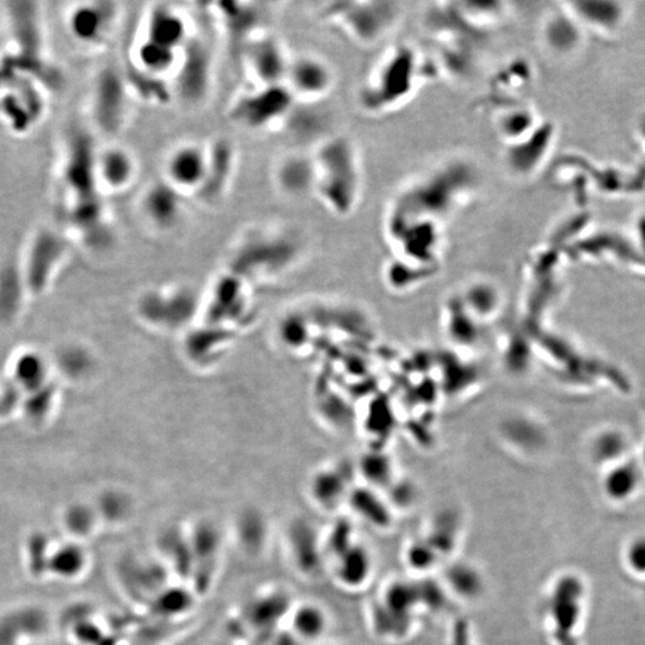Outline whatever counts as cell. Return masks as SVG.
Returning <instances> with one entry per match:
<instances>
[{
  "label": "cell",
  "mask_w": 645,
  "mask_h": 645,
  "mask_svg": "<svg viewBox=\"0 0 645 645\" xmlns=\"http://www.w3.org/2000/svg\"><path fill=\"white\" fill-rule=\"evenodd\" d=\"M181 52L140 38L133 48V61L141 75L152 79L174 76Z\"/></svg>",
  "instance_id": "cell-15"
},
{
  "label": "cell",
  "mask_w": 645,
  "mask_h": 645,
  "mask_svg": "<svg viewBox=\"0 0 645 645\" xmlns=\"http://www.w3.org/2000/svg\"><path fill=\"white\" fill-rule=\"evenodd\" d=\"M208 168L204 184L196 198L211 205L226 194L236 168V151L230 141L219 139L208 144Z\"/></svg>",
  "instance_id": "cell-12"
},
{
  "label": "cell",
  "mask_w": 645,
  "mask_h": 645,
  "mask_svg": "<svg viewBox=\"0 0 645 645\" xmlns=\"http://www.w3.org/2000/svg\"><path fill=\"white\" fill-rule=\"evenodd\" d=\"M17 278L12 273H6L2 280H0V288L4 290V298L0 299V313L2 316L11 315L16 311L18 300H20V292H18Z\"/></svg>",
  "instance_id": "cell-21"
},
{
  "label": "cell",
  "mask_w": 645,
  "mask_h": 645,
  "mask_svg": "<svg viewBox=\"0 0 645 645\" xmlns=\"http://www.w3.org/2000/svg\"><path fill=\"white\" fill-rule=\"evenodd\" d=\"M625 563L634 575L645 576V537H638L625 550Z\"/></svg>",
  "instance_id": "cell-22"
},
{
  "label": "cell",
  "mask_w": 645,
  "mask_h": 645,
  "mask_svg": "<svg viewBox=\"0 0 645 645\" xmlns=\"http://www.w3.org/2000/svg\"><path fill=\"white\" fill-rule=\"evenodd\" d=\"M119 16L115 3L76 4L67 15L66 27L79 45L96 49L107 45Z\"/></svg>",
  "instance_id": "cell-7"
},
{
  "label": "cell",
  "mask_w": 645,
  "mask_h": 645,
  "mask_svg": "<svg viewBox=\"0 0 645 645\" xmlns=\"http://www.w3.org/2000/svg\"><path fill=\"white\" fill-rule=\"evenodd\" d=\"M274 183L279 192L291 198H303L315 192L316 168L312 153L288 152L274 168Z\"/></svg>",
  "instance_id": "cell-13"
},
{
  "label": "cell",
  "mask_w": 645,
  "mask_h": 645,
  "mask_svg": "<svg viewBox=\"0 0 645 645\" xmlns=\"http://www.w3.org/2000/svg\"><path fill=\"white\" fill-rule=\"evenodd\" d=\"M325 624H327L325 614L318 607L307 605L294 613V630L309 640L321 636L325 630Z\"/></svg>",
  "instance_id": "cell-20"
},
{
  "label": "cell",
  "mask_w": 645,
  "mask_h": 645,
  "mask_svg": "<svg viewBox=\"0 0 645 645\" xmlns=\"http://www.w3.org/2000/svg\"><path fill=\"white\" fill-rule=\"evenodd\" d=\"M582 597L581 582L573 576L562 577L552 588L548 614L557 645H575L582 617Z\"/></svg>",
  "instance_id": "cell-8"
},
{
  "label": "cell",
  "mask_w": 645,
  "mask_h": 645,
  "mask_svg": "<svg viewBox=\"0 0 645 645\" xmlns=\"http://www.w3.org/2000/svg\"><path fill=\"white\" fill-rule=\"evenodd\" d=\"M297 103L285 84L251 86L232 102L229 116L250 131H270L286 124Z\"/></svg>",
  "instance_id": "cell-2"
},
{
  "label": "cell",
  "mask_w": 645,
  "mask_h": 645,
  "mask_svg": "<svg viewBox=\"0 0 645 645\" xmlns=\"http://www.w3.org/2000/svg\"><path fill=\"white\" fill-rule=\"evenodd\" d=\"M63 251L64 245L60 238L51 233L38 238L28 263V281L34 291L40 292L45 288L49 275L53 272L55 263L63 255Z\"/></svg>",
  "instance_id": "cell-16"
},
{
  "label": "cell",
  "mask_w": 645,
  "mask_h": 645,
  "mask_svg": "<svg viewBox=\"0 0 645 645\" xmlns=\"http://www.w3.org/2000/svg\"><path fill=\"white\" fill-rule=\"evenodd\" d=\"M15 376L22 386L29 391L43 387L46 380V366L39 355L27 354L18 359L15 366Z\"/></svg>",
  "instance_id": "cell-18"
},
{
  "label": "cell",
  "mask_w": 645,
  "mask_h": 645,
  "mask_svg": "<svg viewBox=\"0 0 645 645\" xmlns=\"http://www.w3.org/2000/svg\"><path fill=\"white\" fill-rule=\"evenodd\" d=\"M214 6V17L229 39L239 47V51L245 42L264 30L263 14L258 4L231 2L217 3Z\"/></svg>",
  "instance_id": "cell-14"
},
{
  "label": "cell",
  "mask_w": 645,
  "mask_h": 645,
  "mask_svg": "<svg viewBox=\"0 0 645 645\" xmlns=\"http://www.w3.org/2000/svg\"><path fill=\"white\" fill-rule=\"evenodd\" d=\"M192 34V27L182 10L170 4L157 3L146 12L141 38L182 52Z\"/></svg>",
  "instance_id": "cell-10"
},
{
  "label": "cell",
  "mask_w": 645,
  "mask_h": 645,
  "mask_svg": "<svg viewBox=\"0 0 645 645\" xmlns=\"http://www.w3.org/2000/svg\"><path fill=\"white\" fill-rule=\"evenodd\" d=\"M334 84V71L327 61L310 53L292 55L285 85L297 102L321 101L330 94Z\"/></svg>",
  "instance_id": "cell-6"
},
{
  "label": "cell",
  "mask_w": 645,
  "mask_h": 645,
  "mask_svg": "<svg viewBox=\"0 0 645 645\" xmlns=\"http://www.w3.org/2000/svg\"><path fill=\"white\" fill-rule=\"evenodd\" d=\"M186 198L169 183L152 181L140 196L139 211L147 224L157 230L169 231L181 223Z\"/></svg>",
  "instance_id": "cell-9"
},
{
  "label": "cell",
  "mask_w": 645,
  "mask_h": 645,
  "mask_svg": "<svg viewBox=\"0 0 645 645\" xmlns=\"http://www.w3.org/2000/svg\"><path fill=\"white\" fill-rule=\"evenodd\" d=\"M35 395L30 398V402L27 405V413L29 416L35 417V419H40V417L45 416L49 407L52 404V391L41 387V389L34 391Z\"/></svg>",
  "instance_id": "cell-23"
},
{
  "label": "cell",
  "mask_w": 645,
  "mask_h": 645,
  "mask_svg": "<svg viewBox=\"0 0 645 645\" xmlns=\"http://www.w3.org/2000/svg\"><path fill=\"white\" fill-rule=\"evenodd\" d=\"M208 144L182 141L172 147L163 164V180L184 196L199 193L208 168Z\"/></svg>",
  "instance_id": "cell-5"
},
{
  "label": "cell",
  "mask_w": 645,
  "mask_h": 645,
  "mask_svg": "<svg viewBox=\"0 0 645 645\" xmlns=\"http://www.w3.org/2000/svg\"><path fill=\"white\" fill-rule=\"evenodd\" d=\"M95 176L100 190L125 192L138 175V162L125 147L110 145L95 153Z\"/></svg>",
  "instance_id": "cell-11"
},
{
  "label": "cell",
  "mask_w": 645,
  "mask_h": 645,
  "mask_svg": "<svg viewBox=\"0 0 645 645\" xmlns=\"http://www.w3.org/2000/svg\"><path fill=\"white\" fill-rule=\"evenodd\" d=\"M454 635V645H471L468 626L465 623H459Z\"/></svg>",
  "instance_id": "cell-26"
},
{
  "label": "cell",
  "mask_w": 645,
  "mask_h": 645,
  "mask_svg": "<svg viewBox=\"0 0 645 645\" xmlns=\"http://www.w3.org/2000/svg\"><path fill=\"white\" fill-rule=\"evenodd\" d=\"M448 585L464 598H476L482 592L483 582L477 570L470 565L459 564L448 571Z\"/></svg>",
  "instance_id": "cell-19"
},
{
  "label": "cell",
  "mask_w": 645,
  "mask_h": 645,
  "mask_svg": "<svg viewBox=\"0 0 645 645\" xmlns=\"http://www.w3.org/2000/svg\"><path fill=\"white\" fill-rule=\"evenodd\" d=\"M85 360L84 353L79 352L77 348H69L64 353H61L60 365L66 374L77 377V374H81L86 367Z\"/></svg>",
  "instance_id": "cell-24"
},
{
  "label": "cell",
  "mask_w": 645,
  "mask_h": 645,
  "mask_svg": "<svg viewBox=\"0 0 645 645\" xmlns=\"http://www.w3.org/2000/svg\"><path fill=\"white\" fill-rule=\"evenodd\" d=\"M316 168L315 194L328 211L347 215L354 210L360 192V170L355 150L346 138L324 140L312 152Z\"/></svg>",
  "instance_id": "cell-1"
},
{
  "label": "cell",
  "mask_w": 645,
  "mask_h": 645,
  "mask_svg": "<svg viewBox=\"0 0 645 645\" xmlns=\"http://www.w3.org/2000/svg\"><path fill=\"white\" fill-rule=\"evenodd\" d=\"M213 53L208 42L192 34L183 47L172 78L181 100L196 104L205 100L212 82Z\"/></svg>",
  "instance_id": "cell-4"
},
{
  "label": "cell",
  "mask_w": 645,
  "mask_h": 645,
  "mask_svg": "<svg viewBox=\"0 0 645 645\" xmlns=\"http://www.w3.org/2000/svg\"><path fill=\"white\" fill-rule=\"evenodd\" d=\"M239 54L254 86L285 84L292 55L278 36L264 29L245 42Z\"/></svg>",
  "instance_id": "cell-3"
},
{
  "label": "cell",
  "mask_w": 645,
  "mask_h": 645,
  "mask_svg": "<svg viewBox=\"0 0 645 645\" xmlns=\"http://www.w3.org/2000/svg\"><path fill=\"white\" fill-rule=\"evenodd\" d=\"M4 395L0 397V416L8 414L9 411L14 409L17 402V393L15 389L4 391Z\"/></svg>",
  "instance_id": "cell-25"
},
{
  "label": "cell",
  "mask_w": 645,
  "mask_h": 645,
  "mask_svg": "<svg viewBox=\"0 0 645 645\" xmlns=\"http://www.w3.org/2000/svg\"><path fill=\"white\" fill-rule=\"evenodd\" d=\"M339 556L337 573L343 585L352 587L362 585L371 571V559L366 550L360 546H352V548H343Z\"/></svg>",
  "instance_id": "cell-17"
}]
</instances>
